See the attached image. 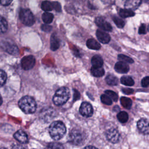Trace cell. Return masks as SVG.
Wrapping results in <instances>:
<instances>
[{"label": "cell", "instance_id": "cell-1", "mask_svg": "<svg viewBox=\"0 0 149 149\" xmlns=\"http://www.w3.org/2000/svg\"><path fill=\"white\" fill-rule=\"evenodd\" d=\"M66 127L61 121L53 122L49 127V133L51 137L55 140H60L66 133Z\"/></svg>", "mask_w": 149, "mask_h": 149}, {"label": "cell", "instance_id": "cell-35", "mask_svg": "<svg viewBox=\"0 0 149 149\" xmlns=\"http://www.w3.org/2000/svg\"><path fill=\"white\" fill-rule=\"evenodd\" d=\"M148 84H149V77L146 76L142 79L141 85L144 87H148Z\"/></svg>", "mask_w": 149, "mask_h": 149}, {"label": "cell", "instance_id": "cell-42", "mask_svg": "<svg viewBox=\"0 0 149 149\" xmlns=\"http://www.w3.org/2000/svg\"><path fill=\"white\" fill-rule=\"evenodd\" d=\"M2 104V98L1 97V96L0 95V105Z\"/></svg>", "mask_w": 149, "mask_h": 149}, {"label": "cell", "instance_id": "cell-7", "mask_svg": "<svg viewBox=\"0 0 149 149\" xmlns=\"http://www.w3.org/2000/svg\"><path fill=\"white\" fill-rule=\"evenodd\" d=\"M79 112L82 116L84 117H90L93 113V108L90 103L83 102L80 107Z\"/></svg>", "mask_w": 149, "mask_h": 149}, {"label": "cell", "instance_id": "cell-8", "mask_svg": "<svg viewBox=\"0 0 149 149\" xmlns=\"http://www.w3.org/2000/svg\"><path fill=\"white\" fill-rule=\"evenodd\" d=\"M106 137L108 141L112 143H116L120 139V134L118 130L114 128L108 129L106 132Z\"/></svg>", "mask_w": 149, "mask_h": 149}, {"label": "cell", "instance_id": "cell-38", "mask_svg": "<svg viewBox=\"0 0 149 149\" xmlns=\"http://www.w3.org/2000/svg\"><path fill=\"white\" fill-rule=\"evenodd\" d=\"M122 92L125 94H131L133 93V90L132 89V88H122Z\"/></svg>", "mask_w": 149, "mask_h": 149}, {"label": "cell", "instance_id": "cell-40", "mask_svg": "<svg viewBox=\"0 0 149 149\" xmlns=\"http://www.w3.org/2000/svg\"><path fill=\"white\" fill-rule=\"evenodd\" d=\"M12 149H24L22 146H19V145H16L15 146H14Z\"/></svg>", "mask_w": 149, "mask_h": 149}, {"label": "cell", "instance_id": "cell-37", "mask_svg": "<svg viewBox=\"0 0 149 149\" xmlns=\"http://www.w3.org/2000/svg\"><path fill=\"white\" fill-rule=\"evenodd\" d=\"M147 32L146 30V26L144 24H141V26L139 27V33L140 34H146Z\"/></svg>", "mask_w": 149, "mask_h": 149}, {"label": "cell", "instance_id": "cell-34", "mask_svg": "<svg viewBox=\"0 0 149 149\" xmlns=\"http://www.w3.org/2000/svg\"><path fill=\"white\" fill-rule=\"evenodd\" d=\"M41 30L45 32L49 33L52 30V26L48 25V24H43L41 25Z\"/></svg>", "mask_w": 149, "mask_h": 149}, {"label": "cell", "instance_id": "cell-20", "mask_svg": "<svg viewBox=\"0 0 149 149\" xmlns=\"http://www.w3.org/2000/svg\"><path fill=\"white\" fill-rule=\"evenodd\" d=\"M91 63L93 66L101 67L103 65V60L99 55H95L91 59Z\"/></svg>", "mask_w": 149, "mask_h": 149}, {"label": "cell", "instance_id": "cell-10", "mask_svg": "<svg viewBox=\"0 0 149 149\" xmlns=\"http://www.w3.org/2000/svg\"><path fill=\"white\" fill-rule=\"evenodd\" d=\"M2 47L8 52L10 54L16 55L19 53V49L16 45L13 44L12 43H9L7 41H2Z\"/></svg>", "mask_w": 149, "mask_h": 149}, {"label": "cell", "instance_id": "cell-28", "mask_svg": "<svg viewBox=\"0 0 149 149\" xmlns=\"http://www.w3.org/2000/svg\"><path fill=\"white\" fill-rule=\"evenodd\" d=\"M118 58L120 61H122V62H123L125 63H133V60L129 56H126L125 55L119 54V55H118Z\"/></svg>", "mask_w": 149, "mask_h": 149}, {"label": "cell", "instance_id": "cell-3", "mask_svg": "<svg viewBox=\"0 0 149 149\" xmlns=\"http://www.w3.org/2000/svg\"><path fill=\"white\" fill-rule=\"evenodd\" d=\"M70 97V92L68 88L62 87L59 88L53 97V102L57 106L63 105L67 102Z\"/></svg>", "mask_w": 149, "mask_h": 149}, {"label": "cell", "instance_id": "cell-22", "mask_svg": "<svg viewBox=\"0 0 149 149\" xmlns=\"http://www.w3.org/2000/svg\"><path fill=\"white\" fill-rule=\"evenodd\" d=\"M105 80L107 83L111 86H116L118 84V78L113 74L108 75L105 79Z\"/></svg>", "mask_w": 149, "mask_h": 149}, {"label": "cell", "instance_id": "cell-15", "mask_svg": "<svg viewBox=\"0 0 149 149\" xmlns=\"http://www.w3.org/2000/svg\"><path fill=\"white\" fill-rule=\"evenodd\" d=\"M14 137L18 141L22 143H26L28 141V136L23 130H19L14 134Z\"/></svg>", "mask_w": 149, "mask_h": 149}, {"label": "cell", "instance_id": "cell-30", "mask_svg": "<svg viewBox=\"0 0 149 149\" xmlns=\"http://www.w3.org/2000/svg\"><path fill=\"white\" fill-rule=\"evenodd\" d=\"M47 149H64V147L62 144L56 143V142H53L49 143L47 147Z\"/></svg>", "mask_w": 149, "mask_h": 149}, {"label": "cell", "instance_id": "cell-33", "mask_svg": "<svg viewBox=\"0 0 149 149\" xmlns=\"http://www.w3.org/2000/svg\"><path fill=\"white\" fill-rule=\"evenodd\" d=\"M6 79L7 76L6 73L2 70H0V86H2L5 83Z\"/></svg>", "mask_w": 149, "mask_h": 149}, {"label": "cell", "instance_id": "cell-17", "mask_svg": "<svg viewBox=\"0 0 149 149\" xmlns=\"http://www.w3.org/2000/svg\"><path fill=\"white\" fill-rule=\"evenodd\" d=\"M86 45L87 47L91 49L98 50L101 48L100 44L95 40L93 38L88 39L86 42Z\"/></svg>", "mask_w": 149, "mask_h": 149}, {"label": "cell", "instance_id": "cell-43", "mask_svg": "<svg viewBox=\"0 0 149 149\" xmlns=\"http://www.w3.org/2000/svg\"><path fill=\"white\" fill-rule=\"evenodd\" d=\"M0 149H6V148H1Z\"/></svg>", "mask_w": 149, "mask_h": 149}, {"label": "cell", "instance_id": "cell-4", "mask_svg": "<svg viewBox=\"0 0 149 149\" xmlns=\"http://www.w3.org/2000/svg\"><path fill=\"white\" fill-rule=\"evenodd\" d=\"M19 18L24 25L32 26L35 22V18L33 13L27 9H21L19 12Z\"/></svg>", "mask_w": 149, "mask_h": 149}, {"label": "cell", "instance_id": "cell-29", "mask_svg": "<svg viewBox=\"0 0 149 149\" xmlns=\"http://www.w3.org/2000/svg\"><path fill=\"white\" fill-rule=\"evenodd\" d=\"M113 20L116 26L119 28H122L125 26V22L123 20L118 16H113Z\"/></svg>", "mask_w": 149, "mask_h": 149}, {"label": "cell", "instance_id": "cell-25", "mask_svg": "<svg viewBox=\"0 0 149 149\" xmlns=\"http://www.w3.org/2000/svg\"><path fill=\"white\" fill-rule=\"evenodd\" d=\"M8 29V23L6 19L0 16V34L5 33Z\"/></svg>", "mask_w": 149, "mask_h": 149}, {"label": "cell", "instance_id": "cell-41", "mask_svg": "<svg viewBox=\"0 0 149 149\" xmlns=\"http://www.w3.org/2000/svg\"><path fill=\"white\" fill-rule=\"evenodd\" d=\"M83 149H98V148H97L95 147H94L92 146H88L84 147Z\"/></svg>", "mask_w": 149, "mask_h": 149}, {"label": "cell", "instance_id": "cell-6", "mask_svg": "<svg viewBox=\"0 0 149 149\" xmlns=\"http://www.w3.org/2000/svg\"><path fill=\"white\" fill-rule=\"evenodd\" d=\"M36 63V59L32 55H28L23 57L21 60L22 68L24 70H30L32 69Z\"/></svg>", "mask_w": 149, "mask_h": 149}, {"label": "cell", "instance_id": "cell-14", "mask_svg": "<svg viewBox=\"0 0 149 149\" xmlns=\"http://www.w3.org/2000/svg\"><path fill=\"white\" fill-rule=\"evenodd\" d=\"M115 70L119 73H126L129 70V66L126 63L119 61L115 63Z\"/></svg>", "mask_w": 149, "mask_h": 149}, {"label": "cell", "instance_id": "cell-36", "mask_svg": "<svg viewBox=\"0 0 149 149\" xmlns=\"http://www.w3.org/2000/svg\"><path fill=\"white\" fill-rule=\"evenodd\" d=\"M53 9H55L57 12H61V6L59 3L58 2H53Z\"/></svg>", "mask_w": 149, "mask_h": 149}, {"label": "cell", "instance_id": "cell-24", "mask_svg": "<svg viewBox=\"0 0 149 149\" xmlns=\"http://www.w3.org/2000/svg\"><path fill=\"white\" fill-rule=\"evenodd\" d=\"M54 19L53 14L49 13L48 12H44L42 15V19L43 22L46 24L51 23Z\"/></svg>", "mask_w": 149, "mask_h": 149}, {"label": "cell", "instance_id": "cell-27", "mask_svg": "<svg viewBox=\"0 0 149 149\" xmlns=\"http://www.w3.org/2000/svg\"><path fill=\"white\" fill-rule=\"evenodd\" d=\"M118 120L121 123H126L128 120V114L125 111H121L117 115Z\"/></svg>", "mask_w": 149, "mask_h": 149}, {"label": "cell", "instance_id": "cell-9", "mask_svg": "<svg viewBox=\"0 0 149 149\" xmlns=\"http://www.w3.org/2000/svg\"><path fill=\"white\" fill-rule=\"evenodd\" d=\"M95 22L100 28L106 31H111L112 30V28L110 23L107 22L105 19L102 17L98 16L95 18Z\"/></svg>", "mask_w": 149, "mask_h": 149}, {"label": "cell", "instance_id": "cell-39", "mask_svg": "<svg viewBox=\"0 0 149 149\" xmlns=\"http://www.w3.org/2000/svg\"><path fill=\"white\" fill-rule=\"evenodd\" d=\"M13 0H0V3L3 6L9 5Z\"/></svg>", "mask_w": 149, "mask_h": 149}, {"label": "cell", "instance_id": "cell-13", "mask_svg": "<svg viewBox=\"0 0 149 149\" xmlns=\"http://www.w3.org/2000/svg\"><path fill=\"white\" fill-rule=\"evenodd\" d=\"M141 3V0H126L125 3V9L131 10L137 9Z\"/></svg>", "mask_w": 149, "mask_h": 149}, {"label": "cell", "instance_id": "cell-21", "mask_svg": "<svg viewBox=\"0 0 149 149\" xmlns=\"http://www.w3.org/2000/svg\"><path fill=\"white\" fill-rule=\"evenodd\" d=\"M120 82L122 84L127 86H132L134 84V82L133 79L128 76H123L120 79Z\"/></svg>", "mask_w": 149, "mask_h": 149}, {"label": "cell", "instance_id": "cell-18", "mask_svg": "<svg viewBox=\"0 0 149 149\" xmlns=\"http://www.w3.org/2000/svg\"><path fill=\"white\" fill-rule=\"evenodd\" d=\"M91 74L95 77H101L104 74V69L101 67H97V66H92L91 69Z\"/></svg>", "mask_w": 149, "mask_h": 149}, {"label": "cell", "instance_id": "cell-11", "mask_svg": "<svg viewBox=\"0 0 149 149\" xmlns=\"http://www.w3.org/2000/svg\"><path fill=\"white\" fill-rule=\"evenodd\" d=\"M137 127L139 130L144 134H148L149 132L148 121L147 119L142 118L137 122Z\"/></svg>", "mask_w": 149, "mask_h": 149}, {"label": "cell", "instance_id": "cell-26", "mask_svg": "<svg viewBox=\"0 0 149 149\" xmlns=\"http://www.w3.org/2000/svg\"><path fill=\"white\" fill-rule=\"evenodd\" d=\"M41 8L45 12H48L53 10V5L52 2H51L48 1H44L41 3Z\"/></svg>", "mask_w": 149, "mask_h": 149}, {"label": "cell", "instance_id": "cell-23", "mask_svg": "<svg viewBox=\"0 0 149 149\" xmlns=\"http://www.w3.org/2000/svg\"><path fill=\"white\" fill-rule=\"evenodd\" d=\"M120 104L125 108L130 109L132 107V101L130 98L127 97H122L120 98Z\"/></svg>", "mask_w": 149, "mask_h": 149}, {"label": "cell", "instance_id": "cell-31", "mask_svg": "<svg viewBox=\"0 0 149 149\" xmlns=\"http://www.w3.org/2000/svg\"><path fill=\"white\" fill-rule=\"evenodd\" d=\"M105 93L111 99V100H113V101H116L118 100V95L115 92L111 90H106Z\"/></svg>", "mask_w": 149, "mask_h": 149}, {"label": "cell", "instance_id": "cell-5", "mask_svg": "<svg viewBox=\"0 0 149 149\" xmlns=\"http://www.w3.org/2000/svg\"><path fill=\"white\" fill-rule=\"evenodd\" d=\"M69 141L74 145H81L84 141V135L78 129H73L69 133Z\"/></svg>", "mask_w": 149, "mask_h": 149}, {"label": "cell", "instance_id": "cell-16", "mask_svg": "<svg viewBox=\"0 0 149 149\" xmlns=\"http://www.w3.org/2000/svg\"><path fill=\"white\" fill-rule=\"evenodd\" d=\"M60 42L59 40L56 36L55 34H52L51 36V40H50V46L51 49L52 51H56L59 47Z\"/></svg>", "mask_w": 149, "mask_h": 149}, {"label": "cell", "instance_id": "cell-2", "mask_svg": "<svg viewBox=\"0 0 149 149\" xmlns=\"http://www.w3.org/2000/svg\"><path fill=\"white\" fill-rule=\"evenodd\" d=\"M20 108L26 113H33L36 109V103L34 100L30 96H24L19 101Z\"/></svg>", "mask_w": 149, "mask_h": 149}, {"label": "cell", "instance_id": "cell-32", "mask_svg": "<svg viewBox=\"0 0 149 149\" xmlns=\"http://www.w3.org/2000/svg\"><path fill=\"white\" fill-rule=\"evenodd\" d=\"M101 100L102 103L107 105H110L112 103L111 99L106 94H102L101 96Z\"/></svg>", "mask_w": 149, "mask_h": 149}, {"label": "cell", "instance_id": "cell-12", "mask_svg": "<svg viewBox=\"0 0 149 149\" xmlns=\"http://www.w3.org/2000/svg\"><path fill=\"white\" fill-rule=\"evenodd\" d=\"M96 36L100 42L102 44H107L109 42L111 37L109 35L101 30H97L96 31Z\"/></svg>", "mask_w": 149, "mask_h": 149}, {"label": "cell", "instance_id": "cell-19", "mask_svg": "<svg viewBox=\"0 0 149 149\" xmlns=\"http://www.w3.org/2000/svg\"><path fill=\"white\" fill-rule=\"evenodd\" d=\"M119 14L122 18H126L134 16L135 13L133 10L127 9H121L119 12Z\"/></svg>", "mask_w": 149, "mask_h": 149}]
</instances>
